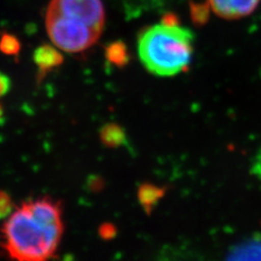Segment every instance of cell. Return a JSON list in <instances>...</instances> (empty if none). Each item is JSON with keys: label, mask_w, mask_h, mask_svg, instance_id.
<instances>
[{"label": "cell", "mask_w": 261, "mask_h": 261, "mask_svg": "<svg viewBox=\"0 0 261 261\" xmlns=\"http://www.w3.org/2000/svg\"><path fill=\"white\" fill-rule=\"evenodd\" d=\"M192 18L196 23H205L208 18L209 6L207 4H192Z\"/></svg>", "instance_id": "obj_13"}, {"label": "cell", "mask_w": 261, "mask_h": 261, "mask_svg": "<svg viewBox=\"0 0 261 261\" xmlns=\"http://www.w3.org/2000/svg\"><path fill=\"white\" fill-rule=\"evenodd\" d=\"M228 259L236 260H261V240L251 239L234 247Z\"/></svg>", "instance_id": "obj_7"}, {"label": "cell", "mask_w": 261, "mask_h": 261, "mask_svg": "<svg viewBox=\"0 0 261 261\" xmlns=\"http://www.w3.org/2000/svg\"><path fill=\"white\" fill-rule=\"evenodd\" d=\"M45 24L51 43L64 53H83L91 48L101 35L100 32L84 23L48 9Z\"/></svg>", "instance_id": "obj_3"}, {"label": "cell", "mask_w": 261, "mask_h": 261, "mask_svg": "<svg viewBox=\"0 0 261 261\" xmlns=\"http://www.w3.org/2000/svg\"><path fill=\"white\" fill-rule=\"evenodd\" d=\"M13 211V201L7 192L0 190V220L7 219Z\"/></svg>", "instance_id": "obj_12"}, {"label": "cell", "mask_w": 261, "mask_h": 261, "mask_svg": "<svg viewBox=\"0 0 261 261\" xmlns=\"http://www.w3.org/2000/svg\"><path fill=\"white\" fill-rule=\"evenodd\" d=\"M101 142L110 148H117L126 142L124 130L118 124L109 123L106 124L100 130Z\"/></svg>", "instance_id": "obj_8"}, {"label": "cell", "mask_w": 261, "mask_h": 261, "mask_svg": "<svg viewBox=\"0 0 261 261\" xmlns=\"http://www.w3.org/2000/svg\"><path fill=\"white\" fill-rule=\"evenodd\" d=\"M106 56L110 62L123 65L127 61V51L123 43H112L106 49Z\"/></svg>", "instance_id": "obj_11"}, {"label": "cell", "mask_w": 261, "mask_h": 261, "mask_svg": "<svg viewBox=\"0 0 261 261\" xmlns=\"http://www.w3.org/2000/svg\"><path fill=\"white\" fill-rule=\"evenodd\" d=\"M3 118H4V108H3L2 103H0V122L3 121Z\"/></svg>", "instance_id": "obj_16"}, {"label": "cell", "mask_w": 261, "mask_h": 261, "mask_svg": "<svg viewBox=\"0 0 261 261\" xmlns=\"http://www.w3.org/2000/svg\"><path fill=\"white\" fill-rule=\"evenodd\" d=\"M21 50L19 38L10 33H3L0 36V51L7 56H18Z\"/></svg>", "instance_id": "obj_10"}, {"label": "cell", "mask_w": 261, "mask_h": 261, "mask_svg": "<svg viewBox=\"0 0 261 261\" xmlns=\"http://www.w3.org/2000/svg\"><path fill=\"white\" fill-rule=\"evenodd\" d=\"M252 173L261 179V150L257 154L254 165H252Z\"/></svg>", "instance_id": "obj_15"}, {"label": "cell", "mask_w": 261, "mask_h": 261, "mask_svg": "<svg viewBox=\"0 0 261 261\" xmlns=\"http://www.w3.org/2000/svg\"><path fill=\"white\" fill-rule=\"evenodd\" d=\"M63 230L60 201L46 196L27 200L6 219L0 246L11 259L44 261L58 250Z\"/></svg>", "instance_id": "obj_1"}, {"label": "cell", "mask_w": 261, "mask_h": 261, "mask_svg": "<svg viewBox=\"0 0 261 261\" xmlns=\"http://www.w3.org/2000/svg\"><path fill=\"white\" fill-rule=\"evenodd\" d=\"M261 0H208V5L220 18L236 20L251 14Z\"/></svg>", "instance_id": "obj_5"}, {"label": "cell", "mask_w": 261, "mask_h": 261, "mask_svg": "<svg viewBox=\"0 0 261 261\" xmlns=\"http://www.w3.org/2000/svg\"><path fill=\"white\" fill-rule=\"evenodd\" d=\"M60 49L55 45L44 44L36 48L33 54V60L37 67V80H43L49 72L60 67L63 62V56L59 51Z\"/></svg>", "instance_id": "obj_6"}, {"label": "cell", "mask_w": 261, "mask_h": 261, "mask_svg": "<svg viewBox=\"0 0 261 261\" xmlns=\"http://www.w3.org/2000/svg\"><path fill=\"white\" fill-rule=\"evenodd\" d=\"M194 35L179 24L161 22L146 29L138 38V56L154 75L172 76L190 64Z\"/></svg>", "instance_id": "obj_2"}, {"label": "cell", "mask_w": 261, "mask_h": 261, "mask_svg": "<svg viewBox=\"0 0 261 261\" xmlns=\"http://www.w3.org/2000/svg\"><path fill=\"white\" fill-rule=\"evenodd\" d=\"M165 195V190L152 184L142 185L138 191V198H140L141 205L147 212H150L152 208L156 206L157 201Z\"/></svg>", "instance_id": "obj_9"}, {"label": "cell", "mask_w": 261, "mask_h": 261, "mask_svg": "<svg viewBox=\"0 0 261 261\" xmlns=\"http://www.w3.org/2000/svg\"><path fill=\"white\" fill-rule=\"evenodd\" d=\"M47 9L103 31L106 13L101 0H51Z\"/></svg>", "instance_id": "obj_4"}, {"label": "cell", "mask_w": 261, "mask_h": 261, "mask_svg": "<svg viewBox=\"0 0 261 261\" xmlns=\"http://www.w3.org/2000/svg\"><path fill=\"white\" fill-rule=\"evenodd\" d=\"M11 86L10 79L4 73H0V97L5 96L8 92H9Z\"/></svg>", "instance_id": "obj_14"}]
</instances>
